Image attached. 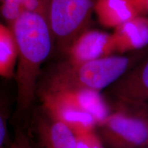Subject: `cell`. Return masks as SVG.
<instances>
[{
	"label": "cell",
	"instance_id": "obj_1",
	"mask_svg": "<svg viewBox=\"0 0 148 148\" xmlns=\"http://www.w3.org/2000/svg\"><path fill=\"white\" fill-rule=\"evenodd\" d=\"M11 25L17 50L18 105L21 110H25L34 100L40 66L50 53L54 42L45 14L25 12Z\"/></svg>",
	"mask_w": 148,
	"mask_h": 148
},
{
	"label": "cell",
	"instance_id": "obj_2",
	"mask_svg": "<svg viewBox=\"0 0 148 148\" xmlns=\"http://www.w3.org/2000/svg\"><path fill=\"white\" fill-rule=\"evenodd\" d=\"M147 55V51L143 50L127 55L99 57L79 63L65 62L57 69L46 89L98 92L110 87Z\"/></svg>",
	"mask_w": 148,
	"mask_h": 148
},
{
	"label": "cell",
	"instance_id": "obj_3",
	"mask_svg": "<svg viewBox=\"0 0 148 148\" xmlns=\"http://www.w3.org/2000/svg\"><path fill=\"white\" fill-rule=\"evenodd\" d=\"M97 0H49L47 21L53 42L68 52L83 33L86 32Z\"/></svg>",
	"mask_w": 148,
	"mask_h": 148
},
{
	"label": "cell",
	"instance_id": "obj_4",
	"mask_svg": "<svg viewBox=\"0 0 148 148\" xmlns=\"http://www.w3.org/2000/svg\"><path fill=\"white\" fill-rule=\"evenodd\" d=\"M98 127V136L108 148H140L148 145V116L116 112Z\"/></svg>",
	"mask_w": 148,
	"mask_h": 148
},
{
	"label": "cell",
	"instance_id": "obj_5",
	"mask_svg": "<svg viewBox=\"0 0 148 148\" xmlns=\"http://www.w3.org/2000/svg\"><path fill=\"white\" fill-rule=\"evenodd\" d=\"M119 102L139 106L148 102V55L108 88Z\"/></svg>",
	"mask_w": 148,
	"mask_h": 148
},
{
	"label": "cell",
	"instance_id": "obj_6",
	"mask_svg": "<svg viewBox=\"0 0 148 148\" xmlns=\"http://www.w3.org/2000/svg\"><path fill=\"white\" fill-rule=\"evenodd\" d=\"M41 101L48 116L68 126L75 136L95 130L96 122L89 114L77 109L54 93L44 90Z\"/></svg>",
	"mask_w": 148,
	"mask_h": 148
},
{
	"label": "cell",
	"instance_id": "obj_7",
	"mask_svg": "<svg viewBox=\"0 0 148 148\" xmlns=\"http://www.w3.org/2000/svg\"><path fill=\"white\" fill-rule=\"evenodd\" d=\"M42 148H75V137L68 126L47 115L37 124Z\"/></svg>",
	"mask_w": 148,
	"mask_h": 148
},
{
	"label": "cell",
	"instance_id": "obj_8",
	"mask_svg": "<svg viewBox=\"0 0 148 148\" xmlns=\"http://www.w3.org/2000/svg\"><path fill=\"white\" fill-rule=\"evenodd\" d=\"M103 35L95 32H85L70 47L69 62L79 63L99 58L103 45Z\"/></svg>",
	"mask_w": 148,
	"mask_h": 148
},
{
	"label": "cell",
	"instance_id": "obj_9",
	"mask_svg": "<svg viewBox=\"0 0 148 148\" xmlns=\"http://www.w3.org/2000/svg\"><path fill=\"white\" fill-rule=\"evenodd\" d=\"M16 60L17 50L12 29L0 23V76H13Z\"/></svg>",
	"mask_w": 148,
	"mask_h": 148
},
{
	"label": "cell",
	"instance_id": "obj_10",
	"mask_svg": "<svg viewBox=\"0 0 148 148\" xmlns=\"http://www.w3.org/2000/svg\"><path fill=\"white\" fill-rule=\"evenodd\" d=\"M49 0H2L1 6L3 17L12 24L25 12H36L47 16Z\"/></svg>",
	"mask_w": 148,
	"mask_h": 148
},
{
	"label": "cell",
	"instance_id": "obj_11",
	"mask_svg": "<svg viewBox=\"0 0 148 148\" xmlns=\"http://www.w3.org/2000/svg\"><path fill=\"white\" fill-rule=\"evenodd\" d=\"M75 148H104L95 130L75 136Z\"/></svg>",
	"mask_w": 148,
	"mask_h": 148
},
{
	"label": "cell",
	"instance_id": "obj_12",
	"mask_svg": "<svg viewBox=\"0 0 148 148\" xmlns=\"http://www.w3.org/2000/svg\"><path fill=\"white\" fill-rule=\"evenodd\" d=\"M6 136V125L5 120L0 114V148H3L5 143V138Z\"/></svg>",
	"mask_w": 148,
	"mask_h": 148
},
{
	"label": "cell",
	"instance_id": "obj_13",
	"mask_svg": "<svg viewBox=\"0 0 148 148\" xmlns=\"http://www.w3.org/2000/svg\"><path fill=\"white\" fill-rule=\"evenodd\" d=\"M142 107V108H143L144 109H145L146 110H148V102L146 103L144 105H142V106H140Z\"/></svg>",
	"mask_w": 148,
	"mask_h": 148
},
{
	"label": "cell",
	"instance_id": "obj_14",
	"mask_svg": "<svg viewBox=\"0 0 148 148\" xmlns=\"http://www.w3.org/2000/svg\"><path fill=\"white\" fill-rule=\"evenodd\" d=\"M140 148H148V146H147V147H140Z\"/></svg>",
	"mask_w": 148,
	"mask_h": 148
},
{
	"label": "cell",
	"instance_id": "obj_15",
	"mask_svg": "<svg viewBox=\"0 0 148 148\" xmlns=\"http://www.w3.org/2000/svg\"><path fill=\"white\" fill-rule=\"evenodd\" d=\"M147 146H148V145H147Z\"/></svg>",
	"mask_w": 148,
	"mask_h": 148
}]
</instances>
